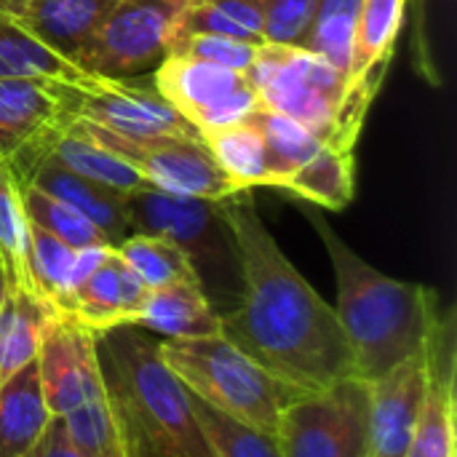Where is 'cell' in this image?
<instances>
[{
    "mask_svg": "<svg viewBox=\"0 0 457 457\" xmlns=\"http://www.w3.org/2000/svg\"><path fill=\"white\" fill-rule=\"evenodd\" d=\"M404 8L407 0H361L348 64L351 83L370 86L375 91L380 88L404 24Z\"/></svg>",
    "mask_w": 457,
    "mask_h": 457,
    "instance_id": "22",
    "label": "cell"
},
{
    "mask_svg": "<svg viewBox=\"0 0 457 457\" xmlns=\"http://www.w3.org/2000/svg\"><path fill=\"white\" fill-rule=\"evenodd\" d=\"M48 423L51 412L43 399L37 361H29L0 383V457L35 453Z\"/></svg>",
    "mask_w": 457,
    "mask_h": 457,
    "instance_id": "19",
    "label": "cell"
},
{
    "mask_svg": "<svg viewBox=\"0 0 457 457\" xmlns=\"http://www.w3.org/2000/svg\"><path fill=\"white\" fill-rule=\"evenodd\" d=\"M19 193H21V206H24L27 222L51 233L54 238L64 241L67 246H72V249L112 246L107 241V236L91 220H86L80 212H75L64 201H59L32 185H19Z\"/></svg>",
    "mask_w": 457,
    "mask_h": 457,
    "instance_id": "30",
    "label": "cell"
},
{
    "mask_svg": "<svg viewBox=\"0 0 457 457\" xmlns=\"http://www.w3.org/2000/svg\"><path fill=\"white\" fill-rule=\"evenodd\" d=\"M19 185H32L75 212H80L86 220H91L112 246H118L123 238H129L131 220H129V195H120L115 190H107L102 185H94L51 161H35L19 171H13Z\"/></svg>",
    "mask_w": 457,
    "mask_h": 457,
    "instance_id": "16",
    "label": "cell"
},
{
    "mask_svg": "<svg viewBox=\"0 0 457 457\" xmlns=\"http://www.w3.org/2000/svg\"><path fill=\"white\" fill-rule=\"evenodd\" d=\"M35 361L51 418H64L67 412L104 396L94 332L72 316L59 313L48 321Z\"/></svg>",
    "mask_w": 457,
    "mask_h": 457,
    "instance_id": "12",
    "label": "cell"
},
{
    "mask_svg": "<svg viewBox=\"0 0 457 457\" xmlns=\"http://www.w3.org/2000/svg\"><path fill=\"white\" fill-rule=\"evenodd\" d=\"M246 120L254 123L268 142L273 169H276V190L281 193H287L292 179L327 147V142L319 139L313 131H308L297 120L278 115L273 110L257 107L254 112L246 115Z\"/></svg>",
    "mask_w": 457,
    "mask_h": 457,
    "instance_id": "27",
    "label": "cell"
},
{
    "mask_svg": "<svg viewBox=\"0 0 457 457\" xmlns=\"http://www.w3.org/2000/svg\"><path fill=\"white\" fill-rule=\"evenodd\" d=\"M276 442L281 457H370L367 380L345 378L292 402Z\"/></svg>",
    "mask_w": 457,
    "mask_h": 457,
    "instance_id": "9",
    "label": "cell"
},
{
    "mask_svg": "<svg viewBox=\"0 0 457 457\" xmlns=\"http://www.w3.org/2000/svg\"><path fill=\"white\" fill-rule=\"evenodd\" d=\"M27 457H40V447H37L35 453H29V455H27Z\"/></svg>",
    "mask_w": 457,
    "mask_h": 457,
    "instance_id": "39",
    "label": "cell"
},
{
    "mask_svg": "<svg viewBox=\"0 0 457 457\" xmlns=\"http://www.w3.org/2000/svg\"><path fill=\"white\" fill-rule=\"evenodd\" d=\"M201 139L217 166L241 187V190H254V187H273L276 190V169L273 158L268 150L265 137L254 123L246 118L222 129H209L201 131Z\"/></svg>",
    "mask_w": 457,
    "mask_h": 457,
    "instance_id": "23",
    "label": "cell"
},
{
    "mask_svg": "<svg viewBox=\"0 0 457 457\" xmlns=\"http://www.w3.org/2000/svg\"><path fill=\"white\" fill-rule=\"evenodd\" d=\"M94 343L126 457H212L193 396L163 364L155 335L112 327Z\"/></svg>",
    "mask_w": 457,
    "mask_h": 457,
    "instance_id": "3",
    "label": "cell"
},
{
    "mask_svg": "<svg viewBox=\"0 0 457 457\" xmlns=\"http://www.w3.org/2000/svg\"><path fill=\"white\" fill-rule=\"evenodd\" d=\"M5 289H8V278H5V270H3V265H0V305H3Z\"/></svg>",
    "mask_w": 457,
    "mask_h": 457,
    "instance_id": "38",
    "label": "cell"
},
{
    "mask_svg": "<svg viewBox=\"0 0 457 457\" xmlns=\"http://www.w3.org/2000/svg\"><path fill=\"white\" fill-rule=\"evenodd\" d=\"M268 3L270 0H187L177 35H222L260 46L265 43Z\"/></svg>",
    "mask_w": 457,
    "mask_h": 457,
    "instance_id": "26",
    "label": "cell"
},
{
    "mask_svg": "<svg viewBox=\"0 0 457 457\" xmlns=\"http://www.w3.org/2000/svg\"><path fill=\"white\" fill-rule=\"evenodd\" d=\"M453 313L436 327L426 359L428 383L423 410L404 457H457L455 434V345H453Z\"/></svg>",
    "mask_w": 457,
    "mask_h": 457,
    "instance_id": "14",
    "label": "cell"
},
{
    "mask_svg": "<svg viewBox=\"0 0 457 457\" xmlns=\"http://www.w3.org/2000/svg\"><path fill=\"white\" fill-rule=\"evenodd\" d=\"M118 3L120 0H29L13 19L72 62Z\"/></svg>",
    "mask_w": 457,
    "mask_h": 457,
    "instance_id": "21",
    "label": "cell"
},
{
    "mask_svg": "<svg viewBox=\"0 0 457 457\" xmlns=\"http://www.w3.org/2000/svg\"><path fill=\"white\" fill-rule=\"evenodd\" d=\"M257 46L236 40V37H222V35H177L171 43L169 56H190L198 62L220 64L228 70L246 72L254 62Z\"/></svg>",
    "mask_w": 457,
    "mask_h": 457,
    "instance_id": "34",
    "label": "cell"
},
{
    "mask_svg": "<svg viewBox=\"0 0 457 457\" xmlns=\"http://www.w3.org/2000/svg\"><path fill=\"white\" fill-rule=\"evenodd\" d=\"M185 8L187 0H120L72 62L91 78H147L169 56Z\"/></svg>",
    "mask_w": 457,
    "mask_h": 457,
    "instance_id": "7",
    "label": "cell"
},
{
    "mask_svg": "<svg viewBox=\"0 0 457 457\" xmlns=\"http://www.w3.org/2000/svg\"><path fill=\"white\" fill-rule=\"evenodd\" d=\"M246 75L265 110L297 120L327 145L348 153H353L378 94L351 83L348 72L300 46L260 43Z\"/></svg>",
    "mask_w": 457,
    "mask_h": 457,
    "instance_id": "4",
    "label": "cell"
},
{
    "mask_svg": "<svg viewBox=\"0 0 457 457\" xmlns=\"http://www.w3.org/2000/svg\"><path fill=\"white\" fill-rule=\"evenodd\" d=\"M0 265L8 287L37 295L29 276V222L24 217L19 182L5 161H0Z\"/></svg>",
    "mask_w": 457,
    "mask_h": 457,
    "instance_id": "28",
    "label": "cell"
},
{
    "mask_svg": "<svg viewBox=\"0 0 457 457\" xmlns=\"http://www.w3.org/2000/svg\"><path fill=\"white\" fill-rule=\"evenodd\" d=\"M238 246L241 297L222 321V337L303 391L356 378L337 313L300 276L265 228L252 190L220 201Z\"/></svg>",
    "mask_w": 457,
    "mask_h": 457,
    "instance_id": "1",
    "label": "cell"
},
{
    "mask_svg": "<svg viewBox=\"0 0 457 457\" xmlns=\"http://www.w3.org/2000/svg\"><path fill=\"white\" fill-rule=\"evenodd\" d=\"M40 457H86L67 436L64 423L59 418H51L46 436L40 442Z\"/></svg>",
    "mask_w": 457,
    "mask_h": 457,
    "instance_id": "36",
    "label": "cell"
},
{
    "mask_svg": "<svg viewBox=\"0 0 457 457\" xmlns=\"http://www.w3.org/2000/svg\"><path fill=\"white\" fill-rule=\"evenodd\" d=\"M129 220L134 233L166 238L187 254L206 300L220 316L236 308L241 262L220 201L174 195L145 182L129 193Z\"/></svg>",
    "mask_w": 457,
    "mask_h": 457,
    "instance_id": "6",
    "label": "cell"
},
{
    "mask_svg": "<svg viewBox=\"0 0 457 457\" xmlns=\"http://www.w3.org/2000/svg\"><path fill=\"white\" fill-rule=\"evenodd\" d=\"M193 407H195V418L201 423L212 457H281L273 434H262L249 426H241L230 420L228 415L212 410L195 396H193Z\"/></svg>",
    "mask_w": 457,
    "mask_h": 457,
    "instance_id": "32",
    "label": "cell"
},
{
    "mask_svg": "<svg viewBox=\"0 0 457 457\" xmlns=\"http://www.w3.org/2000/svg\"><path fill=\"white\" fill-rule=\"evenodd\" d=\"M59 420L64 423L70 442L86 457H126L120 431L104 396L67 412Z\"/></svg>",
    "mask_w": 457,
    "mask_h": 457,
    "instance_id": "33",
    "label": "cell"
},
{
    "mask_svg": "<svg viewBox=\"0 0 457 457\" xmlns=\"http://www.w3.org/2000/svg\"><path fill=\"white\" fill-rule=\"evenodd\" d=\"M134 327L161 340H193L222 335L220 313L206 300L201 284H171L147 292Z\"/></svg>",
    "mask_w": 457,
    "mask_h": 457,
    "instance_id": "20",
    "label": "cell"
},
{
    "mask_svg": "<svg viewBox=\"0 0 457 457\" xmlns=\"http://www.w3.org/2000/svg\"><path fill=\"white\" fill-rule=\"evenodd\" d=\"M150 80L153 88L198 129V134L238 123L262 107L246 72L190 56H166L150 72Z\"/></svg>",
    "mask_w": 457,
    "mask_h": 457,
    "instance_id": "11",
    "label": "cell"
},
{
    "mask_svg": "<svg viewBox=\"0 0 457 457\" xmlns=\"http://www.w3.org/2000/svg\"><path fill=\"white\" fill-rule=\"evenodd\" d=\"M29 0H0V13H8V16H19L21 8L27 5Z\"/></svg>",
    "mask_w": 457,
    "mask_h": 457,
    "instance_id": "37",
    "label": "cell"
},
{
    "mask_svg": "<svg viewBox=\"0 0 457 457\" xmlns=\"http://www.w3.org/2000/svg\"><path fill=\"white\" fill-rule=\"evenodd\" d=\"M0 78L78 83L88 75L35 37L19 19L0 13Z\"/></svg>",
    "mask_w": 457,
    "mask_h": 457,
    "instance_id": "25",
    "label": "cell"
},
{
    "mask_svg": "<svg viewBox=\"0 0 457 457\" xmlns=\"http://www.w3.org/2000/svg\"><path fill=\"white\" fill-rule=\"evenodd\" d=\"M359 8H361V0H319L316 16H313L311 32L303 48L324 56L329 64L348 72Z\"/></svg>",
    "mask_w": 457,
    "mask_h": 457,
    "instance_id": "31",
    "label": "cell"
},
{
    "mask_svg": "<svg viewBox=\"0 0 457 457\" xmlns=\"http://www.w3.org/2000/svg\"><path fill=\"white\" fill-rule=\"evenodd\" d=\"M75 123L115 158L129 163L147 185L163 193L204 201H225L244 193L217 166L201 137H129L86 120Z\"/></svg>",
    "mask_w": 457,
    "mask_h": 457,
    "instance_id": "8",
    "label": "cell"
},
{
    "mask_svg": "<svg viewBox=\"0 0 457 457\" xmlns=\"http://www.w3.org/2000/svg\"><path fill=\"white\" fill-rule=\"evenodd\" d=\"M59 316L37 295L8 287L0 305V383L16 370L37 359V348L48 321Z\"/></svg>",
    "mask_w": 457,
    "mask_h": 457,
    "instance_id": "24",
    "label": "cell"
},
{
    "mask_svg": "<svg viewBox=\"0 0 457 457\" xmlns=\"http://www.w3.org/2000/svg\"><path fill=\"white\" fill-rule=\"evenodd\" d=\"M313 222L337 281V321L361 380H375L396 364L426 353L442 324L439 295L426 284L399 281L361 260L321 214Z\"/></svg>",
    "mask_w": 457,
    "mask_h": 457,
    "instance_id": "2",
    "label": "cell"
},
{
    "mask_svg": "<svg viewBox=\"0 0 457 457\" xmlns=\"http://www.w3.org/2000/svg\"><path fill=\"white\" fill-rule=\"evenodd\" d=\"M110 249L115 246L72 249L29 222V276L37 295L56 313L67 316L75 287L102 262Z\"/></svg>",
    "mask_w": 457,
    "mask_h": 457,
    "instance_id": "18",
    "label": "cell"
},
{
    "mask_svg": "<svg viewBox=\"0 0 457 457\" xmlns=\"http://www.w3.org/2000/svg\"><path fill=\"white\" fill-rule=\"evenodd\" d=\"M64 120V110L40 80L0 78V161H13Z\"/></svg>",
    "mask_w": 457,
    "mask_h": 457,
    "instance_id": "17",
    "label": "cell"
},
{
    "mask_svg": "<svg viewBox=\"0 0 457 457\" xmlns=\"http://www.w3.org/2000/svg\"><path fill=\"white\" fill-rule=\"evenodd\" d=\"M115 252L134 270V276L147 287V292L171 284H198V276L187 254L166 238L131 233L115 246Z\"/></svg>",
    "mask_w": 457,
    "mask_h": 457,
    "instance_id": "29",
    "label": "cell"
},
{
    "mask_svg": "<svg viewBox=\"0 0 457 457\" xmlns=\"http://www.w3.org/2000/svg\"><path fill=\"white\" fill-rule=\"evenodd\" d=\"M319 0H270L265 13V43L300 46L305 43Z\"/></svg>",
    "mask_w": 457,
    "mask_h": 457,
    "instance_id": "35",
    "label": "cell"
},
{
    "mask_svg": "<svg viewBox=\"0 0 457 457\" xmlns=\"http://www.w3.org/2000/svg\"><path fill=\"white\" fill-rule=\"evenodd\" d=\"M428 383L426 353L412 356L367 383L370 457H404L412 442Z\"/></svg>",
    "mask_w": 457,
    "mask_h": 457,
    "instance_id": "13",
    "label": "cell"
},
{
    "mask_svg": "<svg viewBox=\"0 0 457 457\" xmlns=\"http://www.w3.org/2000/svg\"><path fill=\"white\" fill-rule=\"evenodd\" d=\"M67 118L86 120L129 137H201L198 129L179 115L142 78L107 80L83 78L78 83H51Z\"/></svg>",
    "mask_w": 457,
    "mask_h": 457,
    "instance_id": "10",
    "label": "cell"
},
{
    "mask_svg": "<svg viewBox=\"0 0 457 457\" xmlns=\"http://www.w3.org/2000/svg\"><path fill=\"white\" fill-rule=\"evenodd\" d=\"M145 297L147 287L120 260V254L110 249L102 262L75 287L67 316H72L91 332L134 327Z\"/></svg>",
    "mask_w": 457,
    "mask_h": 457,
    "instance_id": "15",
    "label": "cell"
},
{
    "mask_svg": "<svg viewBox=\"0 0 457 457\" xmlns=\"http://www.w3.org/2000/svg\"><path fill=\"white\" fill-rule=\"evenodd\" d=\"M158 353L177 380L204 404L230 420L273 434L284 410L305 394L273 375L222 335L193 340H161Z\"/></svg>",
    "mask_w": 457,
    "mask_h": 457,
    "instance_id": "5",
    "label": "cell"
}]
</instances>
